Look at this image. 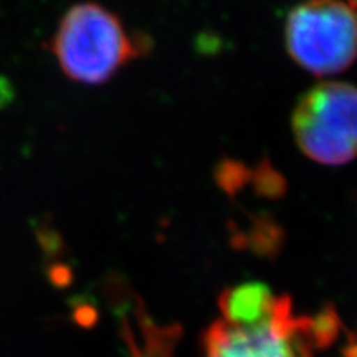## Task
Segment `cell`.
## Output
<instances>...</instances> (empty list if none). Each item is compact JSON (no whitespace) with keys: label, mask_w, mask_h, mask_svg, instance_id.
Here are the masks:
<instances>
[{"label":"cell","mask_w":357,"mask_h":357,"mask_svg":"<svg viewBox=\"0 0 357 357\" xmlns=\"http://www.w3.org/2000/svg\"><path fill=\"white\" fill-rule=\"evenodd\" d=\"M344 357H357V329L349 334V341L344 347Z\"/></svg>","instance_id":"7"},{"label":"cell","mask_w":357,"mask_h":357,"mask_svg":"<svg viewBox=\"0 0 357 357\" xmlns=\"http://www.w3.org/2000/svg\"><path fill=\"white\" fill-rule=\"evenodd\" d=\"M339 329L341 321L333 306L316 316H301L283 294L258 323L213 321L202 336V351L204 357H316L333 344Z\"/></svg>","instance_id":"1"},{"label":"cell","mask_w":357,"mask_h":357,"mask_svg":"<svg viewBox=\"0 0 357 357\" xmlns=\"http://www.w3.org/2000/svg\"><path fill=\"white\" fill-rule=\"evenodd\" d=\"M128 342L134 357H174L178 329L155 324L142 311L136 314V331L126 329Z\"/></svg>","instance_id":"6"},{"label":"cell","mask_w":357,"mask_h":357,"mask_svg":"<svg viewBox=\"0 0 357 357\" xmlns=\"http://www.w3.org/2000/svg\"><path fill=\"white\" fill-rule=\"evenodd\" d=\"M284 45L294 63L316 77L342 73L357 60V2L298 3L284 22Z\"/></svg>","instance_id":"3"},{"label":"cell","mask_w":357,"mask_h":357,"mask_svg":"<svg viewBox=\"0 0 357 357\" xmlns=\"http://www.w3.org/2000/svg\"><path fill=\"white\" fill-rule=\"evenodd\" d=\"M293 136L307 159L344 166L357 158V86L324 82L307 89L291 118Z\"/></svg>","instance_id":"4"},{"label":"cell","mask_w":357,"mask_h":357,"mask_svg":"<svg viewBox=\"0 0 357 357\" xmlns=\"http://www.w3.org/2000/svg\"><path fill=\"white\" fill-rule=\"evenodd\" d=\"M276 296L278 294L263 283H243L223 289L218 298L220 319L230 324L258 323L273 310Z\"/></svg>","instance_id":"5"},{"label":"cell","mask_w":357,"mask_h":357,"mask_svg":"<svg viewBox=\"0 0 357 357\" xmlns=\"http://www.w3.org/2000/svg\"><path fill=\"white\" fill-rule=\"evenodd\" d=\"M53 52L66 77L100 84L141 56L146 42L129 33L108 8L84 2L70 8L60 22Z\"/></svg>","instance_id":"2"}]
</instances>
